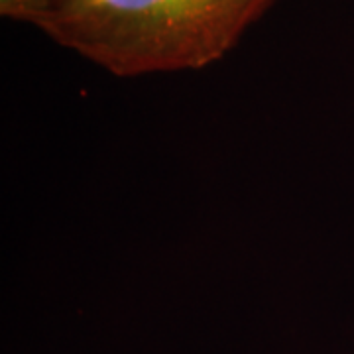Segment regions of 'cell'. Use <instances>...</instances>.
Returning a JSON list of instances; mask_svg holds the SVG:
<instances>
[{
  "label": "cell",
  "mask_w": 354,
  "mask_h": 354,
  "mask_svg": "<svg viewBox=\"0 0 354 354\" xmlns=\"http://www.w3.org/2000/svg\"><path fill=\"white\" fill-rule=\"evenodd\" d=\"M278 0H71L36 28L116 77L223 59Z\"/></svg>",
  "instance_id": "cell-1"
},
{
  "label": "cell",
  "mask_w": 354,
  "mask_h": 354,
  "mask_svg": "<svg viewBox=\"0 0 354 354\" xmlns=\"http://www.w3.org/2000/svg\"><path fill=\"white\" fill-rule=\"evenodd\" d=\"M71 0H0V16L38 26L41 20L62 12Z\"/></svg>",
  "instance_id": "cell-2"
}]
</instances>
